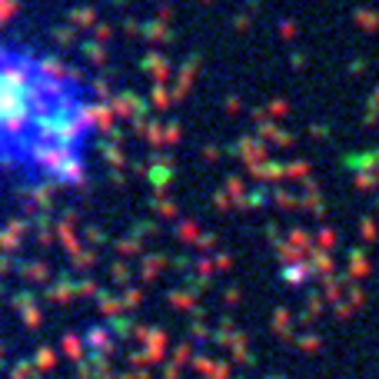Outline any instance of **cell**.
<instances>
[{"mask_svg": "<svg viewBox=\"0 0 379 379\" xmlns=\"http://www.w3.org/2000/svg\"><path fill=\"white\" fill-rule=\"evenodd\" d=\"M97 134L93 103L73 77L0 50V176L73 183Z\"/></svg>", "mask_w": 379, "mask_h": 379, "instance_id": "6da1fadb", "label": "cell"}]
</instances>
